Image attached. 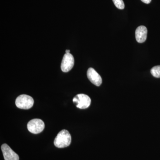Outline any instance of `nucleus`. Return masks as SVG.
Here are the masks:
<instances>
[{"instance_id":"11","label":"nucleus","mask_w":160,"mask_h":160,"mask_svg":"<svg viewBox=\"0 0 160 160\" xmlns=\"http://www.w3.org/2000/svg\"><path fill=\"white\" fill-rule=\"evenodd\" d=\"M143 2L146 3V4H149L151 2L152 0H141Z\"/></svg>"},{"instance_id":"6","label":"nucleus","mask_w":160,"mask_h":160,"mask_svg":"<svg viewBox=\"0 0 160 160\" xmlns=\"http://www.w3.org/2000/svg\"><path fill=\"white\" fill-rule=\"evenodd\" d=\"M1 149L5 160H19V156L7 144H3Z\"/></svg>"},{"instance_id":"4","label":"nucleus","mask_w":160,"mask_h":160,"mask_svg":"<svg viewBox=\"0 0 160 160\" xmlns=\"http://www.w3.org/2000/svg\"><path fill=\"white\" fill-rule=\"evenodd\" d=\"M28 130L33 134H38L44 130L45 124L40 119H33L29 121L27 124Z\"/></svg>"},{"instance_id":"12","label":"nucleus","mask_w":160,"mask_h":160,"mask_svg":"<svg viewBox=\"0 0 160 160\" xmlns=\"http://www.w3.org/2000/svg\"><path fill=\"white\" fill-rule=\"evenodd\" d=\"M66 53H69L70 52V50L67 49V50H66Z\"/></svg>"},{"instance_id":"7","label":"nucleus","mask_w":160,"mask_h":160,"mask_svg":"<svg viewBox=\"0 0 160 160\" xmlns=\"http://www.w3.org/2000/svg\"><path fill=\"white\" fill-rule=\"evenodd\" d=\"M87 76L89 81L92 84L97 86H101L102 81V78L94 69L89 68L87 71Z\"/></svg>"},{"instance_id":"1","label":"nucleus","mask_w":160,"mask_h":160,"mask_svg":"<svg viewBox=\"0 0 160 160\" xmlns=\"http://www.w3.org/2000/svg\"><path fill=\"white\" fill-rule=\"evenodd\" d=\"M71 137L69 132L63 129L58 133L55 138L54 144L56 147L59 148H65L70 145Z\"/></svg>"},{"instance_id":"3","label":"nucleus","mask_w":160,"mask_h":160,"mask_svg":"<svg viewBox=\"0 0 160 160\" xmlns=\"http://www.w3.org/2000/svg\"><path fill=\"white\" fill-rule=\"evenodd\" d=\"M72 102L78 108L85 109L90 106L91 100L90 98L87 95L79 94L77 95L73 98Z\"/></svg>"},{"instance_id":"8","label":"nucleus","mask_w":160,"mask_h":160,"mask_svg":"<svg viewBox=\"0 0 160 160\" xmlns=\"http://www.w3.org/2000/svg\"><path fill=\"white\" fill-rule=\"evenodd\" d=\"M147 32V28L145 26H140L138 27L135 31L136 39L138 42L143 43L146 41Z\"/></svg>"},{"instance_id":"2","label":"nucleus","mask_w":160,"mask_h":160,"mask_svg":"<svg viewBox=\"0 0 160 160\" xmlns=\"http://www.w3.org/2000/svg\"><path fill=\"white\" fill-rule=\"evenodd\" d=\"M16 106L21 109H29L34 104V100L30 96L23 94L19 96L15 101Z\"/></svg>"},{"instance_id":"5","label":"nucleus","mask_w":160,"mask_h":160,"mask_svg":"<svg viewBox=\"0 0 160 160\" xmlns=\"http://www.w3.org/2000/svg\"><path fill=\"white\" fill-rule=\"evenodd\" d=\"M74 59L73 56L70 53L64 55L61 64V69L64 72L70 71L74 66Z\"/></svg>"},{"instance_id":"10","label":"nucleus","mask_w":160,"mask_h":160,"mask_svg":"<svg viewBox=\"0 0 160 160\" xmlns=\"http://www.w3.org/2000/svg\"><path fill=\"white\" fill-rule=\"evenodd\" d=\"M116 7L120 9H123L125 8V4L123 0H112Z\"/></svg>"},{"instance_id":"9","label":"nucleus","mask_w":160,"mask_h":160,"mask_svg":"<svg viewBox=\"0 0 160 160\" xmlns=\"http://www.w3.org/2000/svg\"><path fill=\"white\" fill-rule=\"evenodd\" d=\"M152 75L155 78H160V66H155L151 69Z\"/></svg>"}]
</instances>
